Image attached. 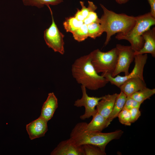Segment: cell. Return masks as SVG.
Here are the masks:
<instances>
[{"instance_id": "6da1fadb", "label": "cell", "mask_w": 155, "mask_h": 155, "mask_svg": "<svg viewBox=\"0 0 155 155\" xmlns=\"http://www.w3.org/2000/svg\"><path fill=\"white\" fill-rule=\"evenodd\" d=\"M71 71L73 77L78 84L91 90L103 88L109 82L95 70L91 63L90 53L76 59L72 65Z\"/></svg>"}, {"instance_id": "7a4b0ae2", "label": "cell", "mask_w": 155, "mask_h": 155, "mask_svg": "<svg viewBox=\"0 0 155 155\" xmlns=\"http://www.w3.org/2000/svg\"><path fill=\"white\" fill-rule=\"evenodd\" d=\"M85 123H77L70 133L69 138L76 146L92 144L105 151L107 145L112 140L119 138L123 133L120 130L107 133L89 131L86 129Z\"/></svg>"}, {"instance_id": "3957f363", "label": "cell", "mask_w": 155, "mask_h": 155, "mask_svg": "<svg viewBox=\"0 0 155 155\" xmlns=\"http://www.w3.org/2000/svg\"><path fill=\"white\" fill-rule=\"evenodd\" d=\"M100 5L103 13L99 18V23L104 32L106 33L104 42L106 46L114 34L118 33H125L130 30L135 23L136 17L124 13H117L107 9L102 4Z\"/></svg>"}, {"instance_id": "277c9868", "label": "cell", "mask_w": 155, "mask_h": 155, "mask_svg": "<svg viewBox=\"0 0 155 155\" xmlns=\"http://www.w3.org/2000/svg\"><path fill=\"white\" fill-rule=\"evenodd\" d=\"M155 24V18L150 12L137 16L135 23L131 29L125 33H117L115 38L119 40H127L135 52L138 51L144 44L143 34Z\"/></svg>"}, {"instance_id": "5b68a950", "label": "cell", "mask_w": 155, "mask_h": 155, "mask_svg": "<svg viewBox=\"0 0 155 155\" xmlns=\"http://www.w3.org/2000/svg\"><path fill=\"white\" fill-rule=\"evenodd\" d=\"M91 63L98 73H108L111 75L116 65L117 55L116 47L106 52L98 49L90 53Z\"/></svg>"}, {"instance_id": "8992f818", "label": "cell", "mask_w": 155, "mask_h": 155, "mask_svg": "<svg viewBox=\"0 0 155 155\" xmlns=\"http://www.w3.org/2000/svg\"><path fill=\"white\" fill-rule=\"evenodd\" d=\"M147 54L135 55L134 57L135 65L131 72L127 75L121 76L118 75L115 77L108 73H102L103 76L112 84L119 88L127 80L133 78L139 77L144 79L143 76L144 67L148 59Z\"/></svg>"}, {"instance_id": "52a82bcc", "label": "cell", "mask_w": 155, "mask_h": 155, "mask_svg": "<svg viewBox=\"0 0 155 155\" xmlns=\"http://www.w3.org/2000/svg\"><path fill=\"white\" fill-rule=\"evenodd\" d=\"M52 22L49 27L44 32V38L46 44L55 52L63 55L65 52L64 35L60 31L54 21L53 12L50 6Z\"/></svg>"}, {"instance_id": "ba28073f", "label": "cell", "mask_w": 155, "mask_h": 155, "mask_svg": "<svg viewBox=\"0 0 155 155\" xmlns=\"http://www.w3.org/2000/svg\"><path fill=\"white\" fill-rule=\"evenodd\" d=\"M117 55V61L115 69L112 74L115 77L121 72L125 75L129 73L130 65L134 60V51L130 46H125L118 44L115 47Z\"/></svg>"}, {"instance_id": "9c48e42d", "label": "cell", "mask_w": 155, "mask_h": 155, "mask_svg": "<svg viewBox=\"0 0 155 155\" xmlns=\"http://www.w3.org/2000/svg\"><path fill=\"white\" fill-rule=\"evenodd\" d=\"M81 88L82 94V97L75 101L74 105L77 107L83 106L85 107L84 114L80 117L81 119L84 120L93 117L96 114L97 112L95 107L103 96L100 97L89 96L87 94L86 88L84 86L81 85Z\"/></svg>"}, {"instance_id": "30bf717a", "label": "cell", "mask_w": 155, "mask_h": 155, "mask_svg": "<svg viewBox=\"0 0 155 155\" xmlns=\"http://www.w3.org/2000/svg\"><path fill=\"white\" fill-rule=\"evenodd\" d=\"M51 155H84L82 146L74 145L70 138L62 141L51 152Z\"/></svg>"}, {"instance_id": "8fae6325", "label": "cell", "mask_w": 155, "mask_h": 155, "mask_svg": "<svg viewBox=\"0 0 155 155\" xmlns=\"http://www.w3.org/2000/svg\"><path fill=\"white\" fill-rule=\"evenodd\" d=\"M47 122L40 116L26 125V130L31 140L44 135L48 130Z\"/></svg>"}, {"instance_id": "7c38bea8", "label": "cell", "mask_w": 155, "mask_h": 155, "mask_svg": "<svg viewBox=\"0 0 155 155\" xmlns=\"http://www.w3.org/2000/svg\"><path fill=\"white\" fill-rule=\"evenodd\" d=\"M147 87L144 80L139 77L129 79L122 84L119 88L127 97Z\"/></svg>"}, {"instance_id": "4fadbf2b", "label": "cell", "mask_w": 155, "mask_h": 155, "mask_svg": "<svg viewBox=\"0 0 155 155\" xmlns=\"http://www.w3.org/2000/svg\"><path fill=\"white\" fill-rule=\"evenodd\" d=\"M118 94H108L103 96L96 106L97 113L107 119L111 114Z\"/></svg>"}, {"instance_id": "5bb4252c", "label": "cell", "mask_w": 155, "mask_h": 155, "mask_svg": "<svg viewBox=\"0 0 155 155\" xmlns=\"http://www.w3.org/2000/svg\"><path fill=\"white\" fill-rule=\"evenodd\" d=\"M142 36L144 40L143 47L139 51L134 52L135 55L144 54H150L155 57V28L150 29L145 31Z\"/></svg>"}, {"instance_id": "9a60e30c", "label": "cell", "mask_w": 155, "mask_h": 155, "mask_svg": "<svg viewBox=\"0 0 155 155\" xmlns=\"http://www.w3.org/2000/svg\"><path fill=\"white\" fill-rule=\"evenodd\" d=\"M58 106L57 99L54 94L53 92L49 93L43 104L40 117L48 121L53 117Z\"/></svg>"}, {"instance_id": "2e32d148", "label": "cell", "mask_w": 155, "mask_h": 155, "mask_svg": "<svg viewBox=\"0 0 155 155\" xmlns=\"http://www.w3.org/2000/svg\"><path fill=\"white\" fill-rule=\"evenodd\" d=\"M92 117V119L89 123H85V128L88 131L101 132L109 125L107 119L97 112Z\"/></svg>"}, {"instance_id": "e0dca14e", "label": "cell", "mask_w": 155, "mask_h": 155, "mask_svg": "<svg viewBox=\"0 0 155 155\" xmlns=\"http://www.w3.org/2000/svg\"><path fill=\"white\" fill-rule=\"evenodd\" d=\"M127 97L122 92L118 94L114 106L112 111L107 119L109 124L113 120L118 116L121 111L122 110L126 102Z\"/></svg>"}, {"instance_id": "ac0fdd59", "label": "cell", "mask_w": 155, "mask_h": 155, "mask_svg": "<svg viewBox=\"0 0 155 155\" xmlns=\"http://www.w3.org/2000/svg\"><path fill=\"white\" fill-rule=\"evenodd\" d=\"M155 94V89L146 87L132 94L130 97L142 104L143 102Z\"/></svg>"}, {"instance_id": "d6986e66", "label": "cell", "mask_w": 155, "mask_h": 155, "mask_svg": "<svg viewBox=\"0 0 155 155\" xmlns=\"http://www.w3.org/2000/svg\"><path fill=\"white\" fill-rule=\"evenodd\" d=\"M22 1L25 5L35 6L40 8L44 5L47 7L49 5H57L63 2V0H23Z\"/></svg>"}, {"instance_id": "ffe728a7", "label": "cell", "mask_w": 155, "mask_h": 155, "mask_svg": "<svg viewBox=\"0 0 155 155\" xmlns=\"http://www.w3.org/2000/svg\"><path fill=\"white\" fill-rule=\"evenodd\" d=\"M83 24V21L78 20L74 17H71L66 18L63 22V25L67 32L72 33Z\"/></svg>"}, {"instance_id": "44dd1931", "label": "cell", "mask_w": 155, "mask_h": 155, "mask_svg": "<svg viewBox=\"0 0 155 155\" xmlns=\"http://www.w3.org/2000/svg\"><path fill=\"white\" fill-rule=\"evenodd\" d=\"M88 37L94 39L100 36L104 32L99 22H95L87 25Z\"/></svg>"}, {"instance_id": "7402d4cb", "label": "cell", "mask_w": 155, "mask_h": 155, "mask_svg": "<svg viewBox=\"0 0 155 155\" xmlns=\"http://www.w3.org/2000/svg\"><path fill=\"white\" fill-rule=\"evenodd\" d=\"M82 149L84 155H105V151L103 150L99 147L92 144L83 145Z\"/></svg>"}, {"instance_id": "603a6c76", "label": "cell", "mask_w": 155, "mask_h": 155, "mask_svg": "<svg viewBox=\"0 0 155 155\" xmlns=\"http://www.w3.org/2000/svg\"><path fill=\"white\" fill-rule=\"evenodd\" d=\"M75 40L78 42L84 40L88 37L87 25L83 24L72 33Z\"/></svg>"}, {"instance_id": "cb8c5ba5", "label": "cell", "mask_w": 155, "mask_h": 155, "mask_svg": "<svg viewBox=\"0 0 155 155\" xmlns=\"http://www.w3.org/2000/svg\"><path fill=\"white\" fill-rule=\"evenodd\" d=\"M117 117L119 122L121 124L127 126L131 125V116L129 110L123 109Z\"/></svg>"}, {"instance_id": "d4e9b609", "label": "cell", "mask_w": 155, "mask_h": 155, "mask_svg": "<svg viewBox=\"0 0 155 155\" xmlns=\"http://www.w3.org/2000/svg\"><path fill=\"white\" fill-rule=\"evenodd\" d=\"M88 7H87L84 5L83 2L80 1L82 7L80 11L84 19L87 16L90 12L95 11L97 9V6L92 2L88 1Z\"/></svg>"}, {"instance_id": "484cf974", "label": "cell", "mask_w": 155, "mask_h": 155, "mask_svg": "<svg viewBox=\"0 0 155 155\" xmlns=\"http://www.w3.org/2000/svg\"><path fill=\"white\" fill-rule=\"evenodd\" d=\"M141 104L137 102L130 96L127 97L126 102L123 109L129 110L134 108H140Z\"/></svg>"}, {"instance_id": "4316f807", "label": "cell", "mask_w": 155, "mask_h": 155, "mask_svg": "<svg viewBox=\"0 0 155 155\" xmlns=\"http://www.w3.org/2000/svg\"><path fill=\"white\" fill-rule=\"evenodd\" d=\"M83 22L84 24L88 25L95 22H99V18H98L97 13L95 11H92L89 13Z\"/></svg>"}, {"instance_id": "83f0119b", "label": "cell", "mask_w": 155, "mask_h": 155, "mask_svg": "<svg viewBox=\"0 0 155 155\" xmlns=\"http://www.w3.org/2000/svg\"><path fill=\"white\" fill-rule=\"evenodd\" d=\"M131 116V123L136 121L141 116V113L139 108H134L129 110Z\"/></svg>"}, {"instance_id": "f1b7e54d", "label": "cell", "mask_w": 155, "mask_h": 155, "mask_svg": "<svg viewBox=\"0 0 155 155\" xmlns=\"http://www.w3.org/2000/svg\"><path fill=\"white\" fill-rule=\"evenodd\" d=\"M151 7L150 12L151 15L155 18V0H148Z\"/></svg>"}, {"instance_id": "f546056e", "label": "cell", "mask_w": 155, "mask_h": 155, "mask_svg": "<svg viewBox=\"0 0 155 155\" xmlns=\"http://www.w3.org/2000/svg\"><path fill=\"white\" fill-rule=\"evenodd\" d=\"M74 17L79 21L83 22L84 19V18L80 10L78 9H77V11L75 14Z\"/></svg>"}, {"instance_id": "4dcf8cb0", "label": "cell", "mask_w": 155, "mask_h": 155, "mask_svg": "<svg viewBox=\"0 0 155 155\" xmlns=\"http://www.w3.org/2000/svg\"><path fill=\"white\" fill-rule=\"evenodd\" d=\"M116 1L118 4H124L127 2L129 0H115Z\"/></svg>"}]
</instances>
